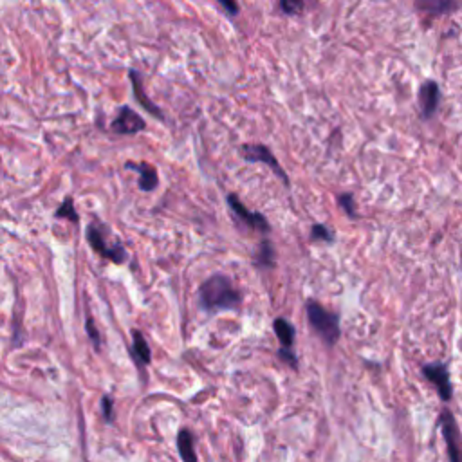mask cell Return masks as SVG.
<instances>
[{
	"instance_id": "52a82bcc",
	"label": "cell",
	"mask_w": 462,
	"mask_h": 462,
	"mask_svg": "<svg viewBox=\"0 0 462 462\" xmlns=\"http://www.w3.org/2000/svg\"><path fill=\"white\" fill-rule=\"evenodd\" d=\"M228 204H230L231 212L235 213L237 219H241L242 222H244L246 226L251 228V230H257V231H269L271 230V226H269V222L266 221V217H264L262 213H257V212H250V210L246 208L244 204L241 203V199L237 197L235 194H230L228 195Z\"/></svg>"
},
{
	"instance_id": "7a4b0ae2",
	"label": "cell",
	"mask_w": 462,
	"mask_h": 462,
	"mask_svg": "<svg viewBox=\"0 0 462 462\" xmlns=\"http://www.w3.org/2000/svg\"><path fill=\"white\" fill-rule=\"evenodd\" d=\"M307 318H309L311 327L315 329V333L318 334L329 346L336 345L340 340V320L338 315L327 311L325 307L315 300L307 302Z\"/></svg>"
},
{
	"instance_id": "30bf717a",
	"label": "cell",
	"mask_w": 462,
	"mask_h": 462,
	"mask_svg": "<svg viewBox=\"0 0 462 462\" xmlns=\"http://www.w3.org/2000/svg\"><path fill=\"white\" fill-rule=\"evenodd\" d=\"M417 11L428 17H441L457 11V0H414Z\"/></svg>"
},
{
	"instance_id": "9c48e42d",
	"label": "cell",
	"mask_w": 462,
	"mask_h": 462,
	"mask_svg": "<svg viewBox=\"0 0 462 462\" xmlns=\"http://www.w3.org/2000/svg\"><path fill=\"white\" fill-rule=\"evenodd\" d=\"M441 103V89L437 85V82L434 80H428L425 84L421 85L419 89V107H421V114L425 120H430L432 115L437 112Z\"/></svg>"
},
{
	"instance_id": "6da1fadb",
	"label": "cell",
	"mask_w": 462,
	"mask_h": 462,
	"mask_svg": "<svg viewBox=\"0 0 462 462\" xmlns=\"http://www.w3.org/2000/svg\"><path fill=\"white\" fill-rule=\"evenodd\" d=\"M199 300L203 311L208 315H217L222 311L239 309L242 295L235 289L233 282L224 275H213L199 289Z\"/></svg>"
},
{
	"instance_id": "7c38bea8",
	"label": "cell",
	"mask_w": 462,
	"mask_h": 462,
	"mask_svg": "<svg viewBox=\"0 0 462 462\" xmlns=\"http://www.w3.org/2000/svg\"><path fill=\"white\" fill-rule=\"evenodd\" d=\"M130 354H132V358L136 360L138 367H147L148 363H150V358H152V354H150V346H148L147 340H145V336L139 333V331H134V333H132Z\"/></svg>"
},
{
	"instance_id": "9a60e30c",
	"label": "cell",
	"mask_w": 462,
	"mask_h": 462,
	"mask_svg": "<svg viewBox=\"0 0 462 462\" xmlns=\"http://www.w3.org/2000/svg\"><path fill=\"white\" fill-rule=\"evenodd\" d=\"M177 448H179L181 457L185 461H197V455L194 452V435L186 428H183L177 434Z\"/></svg>"
},
{
	"instance_id": "d6986e66",
	"label": "cell",
	"mask_w": 462,
	"mask_h": 462,
	"mask_svg": "<svg viewBox=\"0 0 462 462\" xmlns=\"http://www.w3.org/2000/svg\"><path fill=\"white\" fill-rule=\"evenodd\" d=\"M280 8L286 15H300L305 8V0H280Z\"/></svg>"
},
{
	"instance_id": "cb8c5ba5",
	"label": "cell",
	"mask_w": 462,
	"mask_h": 462,
	"mask_svg": "<svg viewBox=\"0 0 462 462\" xmlns=\"http://www.w3.org/2000/svg\"><path fill=\"white\" fill-rule=\"evenodd\" d=\"M217 2L228 11V15H231V17L239 15V4H237V0H217Z\"/></svg>"
},
{
	"instance_id": "4fadbf2b",
	"label": "cell",
	"mask_w": 462,
	"mask_h": 462,
	"mask_svg": "<svg viewBox=\"0 0 462 462\" xmlns=\"http://www.w3.org/2000/svg\"><path fill=\"white\" fill-rule=\"evenodd\" d=\"M130 80H132V89H134V96L136 100H138L141 105L147 109L150 114H154V118H159V120H163V112L161 109H158V107L154 105L150 100H148L147 94L143 93V85H141V76H139L138 71H130Z\"/></svg>"
},
{
	"instance_id": "8fae6325",
	"label": "cell",
	"mask_w": 462,
	"mask_h": 462,
	"mask_svg": "<svg viewBox=\"0 0 462 462\" xmlns=\"http://www.w3.org/2000/svg\"><path fill=\"white\" fill-rule=\"evenodd\" d=\"M129 170H136L139 174V188L143 190V192H152L159 183L158 172L154 170L150 165L147 163H141V165H134V163H129L127 165Z\"/></svg>"
},
{
	"instance_id": "2e32d148",
	"label": "cell",
	"mask_w": 462,
	"mask_h": 462,
	"mask_svg": "<svg viewBox=\"0 0 462 462\" xmlns=\"http://www.w3.org/2000/svg\"><path fill=\"white\" fill-rule=\"evenodd\" d=\"M257 266H260V268H273L275 266V250L273 246H271V242L269 241H264L262 246H260L259 250V255H257Z\"/></svg>"
},
{
	"instance_id": "5bb4252c",
	"label": "cell",
	"mask_w": 462,
	"mask_h": 462,
	"mask_svg": "<svg viewBox=\"0 0 462 462\" xmlns=\"http://www.w3.org/2000/svg\"><path fill=\"white\" fill-rule=\"evenodd\" d=\"M275 333H277L278 340L282 343V346L287 349H293V343H295V327H293L291 322H287L284 318H277L273 324Z\"/></svg>"
},
{
	"instance_id": "44dd1931",
	"label": "cell",
	"mask_w": 462,
	"mask_h": 462,
	"mask_svg": "<svg viewBox=\"0 0 462 462\" xmlns=\"http://www.w3.org/2000/svg\"><path fill=\"white\" fill-rule=\"evenodd\" d=\"M278 356L282 358V360L286 361L287 365H291L293 369H296V367H298V358L295 356V352H293V349H287V346H282V349L278 351Z\"/></svg>"
},
{
	"instance_id": "277c9868",
	"label": "cell",
	"mask_w": 462,
	"mask_h": 462,
	"mask_svg": "<svg viewBox=\"0 0 462 462\" xmlns=\"http://www.w3.org/2000/svg\"><path fill=\"white\" fill-rule=\"evenodd\" d=\"M423 376L437 389L439 398L443 399L444 403L452 401L453 385L452 379H450L448 367L444 365V363H430V365L423 367Z\"/></svg>"
},
{
	"instance_id": "8992f818",
	"label": "cell",
	"mask_w": 462,
	"mask_h": 462,
	"mask_svg": "<svg viewBox=\"0 0 462 462\" xmlns=\"http://www.w3.org/2000/svg\"><path fill=\"white\" fill-rule=\"evenodd\" d=\"M242 156L248 163H264V165H268L271 170L277 172V176L284 181V185L289 186V179L284 174V170L278 165L277 158H275L271 150L268 147H264V145H244L242 147Z\"/></svg>"
},
{
	"instance_id": "5b68a950",
	"label": "cell",
	"mask_w": 462,
	"mask_h": 462,
	"mask_svg": "<svg viewBox=\"0 0 462 462\" xmlns=\"http://www.w3.org/2000/svg\"><path fill=\"white\" fill-rule=\"evenodd\" d=\"M111 129L115 134L130 136L138 134V132L147 129V123H145L143 118L136 111H132L130 107H120L118 115H115L114 121H112Z\"/></svg>"
},
{
	"instance_id": "ffe728a7",
	"label": "cell",
	"mask_w": 462,
	"mask_h": 462,
	"mask_svg": "<svg viewBox=\"0 0 462 462\" xmlns=\"http://www.w3.org/2000/svg\"><path fill=\"white\" fill-rule=\"evenodd\" d=\"M340 206L343 208V212L349 215L351 219H356L358 217V212H356V206H354V197H352V194H343L340 195Z\"/></svg>"
},
{
	"instance_id": "ac0fdd59",
	"label": "cell",
	"mask_w": 462,
	"mask_h": 462,
	"mask_svg": "<svg viewBox=\"0 0 462 462\" xmlns=\"http://www.w3.org/2000/svg\"><path fill=\"white\" fill-rule=\"evenodd\" d=\"M311 239H313V241L333 242L334 235L333 231L329 230L327 226H324V224H315V226H313V231H311Z\"/></svg>"
},
{
	"instance_id": "3957f363",
	"label": "cell",
	"mask_w": 462,
	"mask_h": 462,
	"mask_svg": "<svg viewBox=\"0 0 462 462\" xmlns=\"http://www.w3.org/2000/svg\"><path fill=\"white\" fill-rule=\"evenodd\" d=\"M87 241L93 246V250L100 253L102 257L109 259L114 264H123L127 260V250L120 242L115 241L114 244L107 242V228L100 222H93L87 228Z\"/></svg>"
},
{
	"instance_id": "e0dca14e",
	"label": "cell",
	"mask_w": 462,
	"mask_h": 462,
	"mask_svg": "<svg viewBox=\"0 0 462 462\" xmlns=\"http://www.w3.org/2000/svg\"><path fill=\"white\" fill-rule=\"evenodd\" d=\"M56 219H67V221L78 222V213L74 210V203L71 197H67L60 208L56 210Z\"/></svg>"
},
{
	"instance_id": "7402d4cb",
	"label": "cell",
	"mask_w": 462,
	"mask_h": 462,
	"mask_svg": "<svg viewBox=\"0 0 462 462\" xmlns=\"http://www.w3.org/2000/svg\"><path fill=\"white\" fill-rule=\"evenodd\" d=\"M112 399L111 396H103L102 398V410H103V417H105L107 423H112V416H114V412H112Z\"/></svg>"
},
{
	"instance_id": "603a6c76",
	"label": "cell",
	"mask_w": 462,
	"mask_h": 462,
	"mask_svg": "<svg viewBox=\"0 0 462 462\" xmlns=\"http://www.w3.org/2000/svg\"><path fill=\"white\" fill-rule=\"evenodd\" d=\"M85 329H87V334L89 338H91V342L94 343V346L100 349V334H98V329L94 327L93 318H87V322H85Z\"/></svg>"
},
{
	"instance_id": "ba28073f",
	"label": "cell",
	"mask_w": 462,
	"mask_h": 462,
	"mask_svg": "<svg viewBox=\"0 0 462 462\" xmlns=\"http://www.w3.org/2000/svg\"><path fill=\"white\" fill-rule=\"evenodd\" d=\"M441 428H443L444 441L448 444V455L453 462L462 461L461 453V437H459L457 423L453 419V414L450 410H443L441 414Z\"/></svg>"
}]
</instances>
